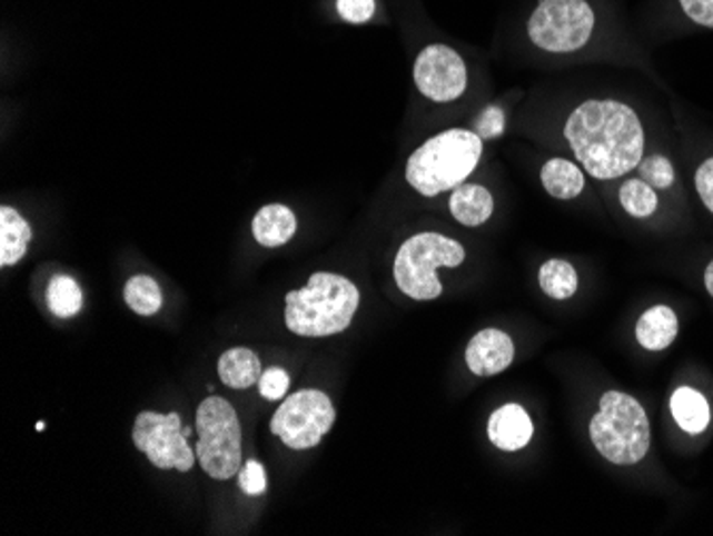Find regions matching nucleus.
<instances>
[{
    "label": "nucleus",
    "mask_w": 713,
    "mask_h": 536,
    "mask_svg": "<svg viewBox=\"0 0 713 536\" xmlns=\"http://www.w3.org/2000/svg\"><path fill=\"white\" fill-rule=\"evenodd\" d=\"M564 137L596 180L622 178L643 161L641 120L633 108L617 101H585L571 113Z\"/></svg>",
    "instance_id": "obj_1"
},
{
    "label": "nucleus",
    "mask_w": 713,
    "mask_h": 536,
    "mask_svg": "<svg viewBox=\"0 0 713 536\" xmlns=\"http://www.w3.org/2000/svg\"><path fill=\"white\" fill-rule=\"evenodd\" d=\"M359 308V289L344 276L317 271L304 289L285 297V322L301 338H327L344 331Z\"/></svg>",
    "instance_id": "obj_2"
},
{
    "label": "nucleus",
    "mask_w": 713,
    "mask_h": 536,
    "mask_svg": "<svg viewBox=\"0 0 713 536\" xmlns=\"http://www.w3.org/2000/svg\"><path fill=\"white\" fill-rule=\"evenodd\" d=\"M483 155V139L475 131L449 129L434 135L406 162L408 185L423 197H436L464 185Z\"/></svg>",
    "instance_id": "obj_3"
},
{
    "label": "nucleus",
    "mask_w": 713,
    "mask_h": 536,
    "mask_svg": "<svg viewBox=\"0 0 713 536\" xmlns=\"http://www.w3.org/2000/svg\"><path fill=\"white\" fill-rule=\"evenodd\" d=\"M590 438L611 464H638L652 445L647 413L633 396L607 391L601 398V410L590 421Z\"/></svg>",
    "instance_id": "obj_4"
},
{
    "label": "nucleus",
    "mask_w": 713,
    "mask_h": 536,
    "mask_svg": "<svg viewBox=\"0 0 713 536\" xmlns=\"http://www.w3.org/2000/svg\"><path fill=\"white\" fill-rule=\"evenodd\" d=\"M466 259V250L459 241L440 234H419L404 241L397 250V287L417 301H429L443 294V282L436 276L438 268H457Z\"/></svg>",
    "instance_id": "obj_5"
},
{
    "label": "nucleus",
    "mask_w": 713,
    "mask_h": 536,
    "mask_svg": "<svg viewBox=\"0 0 713 536\" xmlns=\"http://www.w3.org/2000/svg\"><path fill=\"white\" fill-rule=\"evenodd\" d=\"M197 431L195 456L204 473L216 482L236 477L241 464V426L236 408L218 396L206 398L197 408Z\"/></svg>",
    "instance_id": "obj_6"
},
{
    "label": "nucleus",
    "mask_w": 713,
    "mask_h": 536,
    "mask_svg": "<svg viewBox=\"0 0 713 536\" xmlns=\"http://www.w3.org/2000/svg\"><path fill=\"white\" fill-rule=\"evenodd\" d=\"M594 22V11L585 0H543L529 18L528 34L541 50L566 54L590 41Z\"/></svg>",
    "instance_id": "obj_7"
},
{
    "label": "nucleus",
    "mask_w": 713,
    "mask_h": 536,
    "mask_svg": "<svg viewBox=\"0 0 713 536\" xmlns=\"http://www.w3.org/2000/svg\"><path fill=\"white\" fill-rule=\"evenodd\" d=\"M336 421V408L318 389H304L280 404L271 419V434H276L289 449H313L323 440Z\"/></svg>",
    "instance_id": "obj_8"
},
{
    "label": "nucleus",
    "mask_w": 713,
    "mask_h": 536,
    "mask_svg": "<svg viewBox=\"0 0 713 536\" xmlns=\"http://www.w3.org/2000/svg\"><path fill=\"white\" fill-rule=\"evenodd\" d=\"M132 443L160 470L188 473L197 459L178 413H139L132 428Z\"/></svg>",
    "instance_id": "obj_9"
},
{
    "label": "nucleus",
    "mask_w": 713,
    "mask_h": 536,
    "mask_svg": "<svg viewBox=\"0 0 713 536\" xmlns=\"http://www.w3.org/2000/svg\"><path fill=\"white\" fill-rule=\"evenodd\" d=\"M415 83L423 97L434 103H450L466 90L468 73L462 56L447 46L434 43L417 56Z\"/></svg>",
    "instance_id": "obj_10"
},
{
    "label": "nucleus",
    "mask_w": 713,
    "mask_h": 536,
    "mask_svg": "<svg viewBox=\"0 0 713 536\" xmlns=\"http://www.w3.org/2000/svg\"><path fill=\"white\" fill-rule=\"evenodd\" d=\"M515 359V345L503 329H483L466 349V364L476 376H496L504 373Z\"/></svg>",
    "instance_id": "obj_11"
},
{
    "label": "nucleus",
    "mask_w": 713,
    "mask_h": 536,
    "mask_svg": "<svg viewBox=\"0 0 713 536\" xmlns=\"http://www.w3.org/2000/svg\"><path fill=\"white\" fill-rule=\"evenodd\" d=\"M532 419L524 406L504 404L492 413L487 424V436L501 451H519L532 440Z\"/></svg>",
    "instance_id": "obj_12"
},
{
    "label": "nucleus",
    "mask_w": 713,
    "mask_h": 536,
    "mask_svg": "<svg viewBox=\"0 0 713 536\" xmlns=\"http://www.w3.org/2000/svg\"><path fill=\"white\" fill-rule=\"evenodd\" d=\"M634 334L636 343L643 349L658 353L669 349L675 343L680 334V319L675 310H671L669 306H654L641 315Z\"/></svg>",
    "instance_id": "obj_13"
},
{
    "label": "nucleus",
    "mask_w": 713,
    "mask_h": 536,
    "mask_svg": "<svg viewBox=\"0 0 713 536\" xmlns=\"http://www.w3.org/2000/svg\"><path fill=\"white\" fill-rule=\"evenodd\" d=\"M450 215L464 227H481L494 215V197L481 185H459L450 192Z\"/></svg>",
    "instance_id": "obj_14"
},
{
    "label": "nucleus",
    "mask_w": 713,
    "mask_h": 536,
    "mask_svg": "<svg viewBox=\"0 0 713 536\" xmlns=\"http://www.w3.org/2000/svg\"><path fill=\"white\" fill-rule=\"evenodd\" d=\"M297 231V218L291 208L271 204L259 210L252 220V236L265 248H278L291 240Z\"/></svg>",
    "instance_id": "obj_15"
},
{
    "label": "nucleus",
    "mask_w": 713,
    "mask_h": 536,
    "mask_svg": "<svg viewBox=\"0 0 713 536\" xmlns=\"http://www.w3.org/2000/svg\"><path fill=\"white\" fill-rule=\"evenodd\" d=\"M32 240V229L18 210L0 208V266H16L27 255L28 244Z\"/></svg>",
    "instance_id": "obj_16"
},
{
    "label": "nucleus",
    "mask_w": 713,
    "mask_h": 536,
    "mask_svg": "<svg viewBox=\"0 0 713 536\" xmlns=\"http://www.w3.org/2000/svg\"><path fill=\"white\" fill-rule=\"evenodd\" d=\"M671 415L675 424L692 436L705 431L712 421V408L707 398L692 387L675 389V394L671 396Z\"/></svg>",
    "instance_id": "obj_17"
},
{
    "label": "nucleus",
    "mask_w": 713,
    "mask_h": 536,
    "mask_svg": "<svg viewBox=\"0 0 713 536\" xmlns=\"http://www.w3.org/2000/svg\"><path fill=\"white\" fill-rule=\"evenodd\" d=\"M264 375L261 359L255 350L229 349L218 359V376L231 389H248Z\"/></svg>",
    "instance_id": "obj_18"
},
{
    "label": "nucleus",
    "mask_w": 713,
    "mask_h": 536,
    "mask_svg": "<svg viewBox=\"0 0 713 536\" xmlns=\"http://www.w3.org/2000/svg\"><path fill=\"white\" fill-rule=\"evenodd\" d=\"M541 182L555 199H575L585 187L582 169L566 159L545 162L541 169Z\"/></svg>",
    "instance_id": "obj_19"
},
{
    "label": "nucleus",
    "mask_w": 713,
    "mask_h": 536,
    "mask_svg": "<svg viewBox=\"0 0 713 536\" xmlns=\"http://www.w3.org/2000/svg\"><path fill=\"white\" fill-rule=\"evenodd\" d=\"M538 282L543 294L552 299H568L577 294L580 287L577 269L562 259H549L547 264H543L538 271Z\"/></svg>",
    "instance_id": "obj_20"
},
{
    "label": "nucleus",
    "mask_w": 713,
    "mask_h": 536,
    "mask_svg": "<svg viewBox=\"0 0 713 536\" xmlns=\"http://www.w3.org/2000/svg\"><path fill=\"white\" fill-rule=\"evenodd\" d=\"M46 299L58 319H73L76 315H80L83 306L81 287L71 276H53L52 282L48 285Z\"/></svg>",
    "instance_id": "obj_21"
},
{
    "label": "nucleus",
    "mask_w": 713,
    "mask_h": 536,
    "mask_svg": "<svg viewBox=\"0 0 713 536\" xmlns=\"http://www.w3.org/2000/svg\"><path fill=\"white\" fill-rule=\"evenodd\" d=\"M125 301L132 312H137L141 317L157 315L162 306L159 282L150 276H143V274L132 276L125 285Z\"/></svg>",
    "instance_id": "obj_22"
},
{
    "label": "nucleus",
    "mask_w": 713,
    "mask_h": 536,
    "mask_svg": "<svg viewBox=\"0 0 713 536\" xmlns=\"http://www.w3.org/2000/svg\"><path fill=\"white\" fill-rule=\"evenodd\" d=\"M622 208L634 218H650L658 210V195L645 180L634 178L620 190Z\"/></svg>",
    "instance_id": "obj_23"
},
{
    "label": "nucleus",
    "mask_w": 713,
    "mask_h": 536,
    "mask_svg": "<svg viewBox=\"0 0 713 536\" xmlns=\"http://www.w3.org/2000/svg\"><path fill=\"white\" fill-rule=\"evenodd\" d=\"M638 171H641V180H645L652 188H669L675 182V169L662 155H654L638 162Z\"/></svg>",
    "instance_id": "obj_24"
},
{
    "label": "nucleus",
    "mask_w": 713,
    "mask_h": 536,
    "mask_svg": "<svg viewBox=\"0 0 713 536\" xmlns=\"http://www.w3.org/2000/svg\"><path fill=\"white\" fill-rule=\"evenodd\" d=\"M289 385H291V380H289L287 370L274 366V368L265 370L261 378H259V394L269 403L283 400L287 396V391H289Z\"/></svg>",
    "instance_id": "obj_25"
},
{
    "label": "nucleus",
    "mask_w": 713,
    "mask_h": 536,
    "mask_svg": "<svg viewBox=\"0 0 713 536\" xmlns=\"http://www.w3.org/2000/svg\"><path fill=\"white\" fill-rule=\"evenodd\" d=\"M239 489L248 496H261L267 489V475H265L264 464L257 459L246 461V466L239 470L238 475Z\"/></svg>",
    "instance_id": "obj_26"
},
{
    "label": "nucleus",
    "mask_w": 713,
    "mask_h": 536,
    "mask_svg": "<svg viewBox=\"0 0 713 536\" xmlns=\"http://www.w3.org/2000/svg\"><path fill=\"white\" fill-rule=\"evenodd\" d=\"M336 9L344 22L366 24L376 13V0H336Z\"/></svg>",
    "instance_id": "obj_27"
},
{
    "label": "nucleus",
    "mask_w": 713,
    "mask_h": 536,
    "mask_svg": "<svg viewBox=\"0 0 713 536\" xmlns=\"http://www.w3.org/2000/svg\"><path fill=\"white\" fill-rule=\"evenodd\" d=\"M504 125H506V116L503 109L489 106L476 116L475 133L481 139H496L504 133Z\"/></svg>",
    "instance_id": "obj_28"
},
{
    "label": "nucleus",
    "mask_w": 713,
    "mask_h": 536,
    "mask_svg": "<svg viewBox=\"0 0 713 536\" xmlns=\"http://www.w3.org/2000/svg\"><path fill=\"white\" fill-rule=\"evenodd\" d=\"M694 187L705 204V208L713 215V157L703 162L694 173Z\"/></svg>",
    "instance_id": "obj_29"
},
{
    "label": "nucleus",
    "mask_w": 713,
    "mask_h": 536,
    "mask_svg": "<svg viewBox=\"0 0 713 536\" xmlns=\"http://www.w3.org/2000/svg\"><path fill=\"white\" fill-rule=\"evenodd\" d=\"M680 2L692 22L713 28V0H680Z\"/></svg>",
    "instance_id": "obj_30"
},
{
    "label": "nucleus",
    "mask_w": 713,
    "mask_h": 536,
    "mask_svg": "<svg viewBox=\"0 0 713 536\" xmlns=\"http://www.w3.org/2000/svg\"><path fill=\"white\" fill-rule=\"evenodd\" d=\"M705 287H707V294L713 297V259L705 269Z\"/></svg>",
    "instance_id": "obj_31"
},
{
    "label": "nucleus",
    "mask_w": 713,
    "mask_h": 536,
    "mask_svg": "<svg viewBox=\"0 0 713 536\" xmlns=\"http://www.w3.org/2000/svg\"><path fill=\"white\" fill-rule=\"evenodd\" d=\"M43 429H46V424L39 421V424H37V431H43Z\"/></svg>",
    "instance_id": "obj_32"
}]
</instances>
